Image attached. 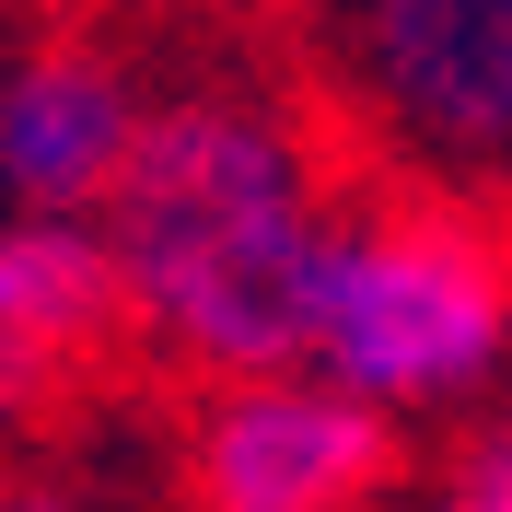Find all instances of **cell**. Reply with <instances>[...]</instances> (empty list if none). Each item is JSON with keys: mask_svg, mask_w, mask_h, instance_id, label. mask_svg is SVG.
Returning a JSON list of instances; mask_svg holds the SVG:
<instances>
[{"mask_svg": "<svg viewBox=\"0 0 512 512\" xmlns=\"http://www.w3.org/2000/svg\"><path fill=\"white\" fill-rule=\"evenodd\" d=\"M303 361L396 419L478 408L512 361V222L419 187L350 198L303 291Z\"/></svg>", "mask_w": 512, "mask_h": 512, "instance_id": "2", "label": "cell"}, {"mask_svg": "<svg viewBox=\"0 0 512 512\" xmlns=\"http://www.w3.org/2000/svg\"><path fill=\"white\" fill-rule=\"evenodd\" d=\"M350 198L326 187V152L268 94H175L152 105L140 152L94 222L128 280V338L187 361L198 384L291 373L303 361V291Z\"/></svg>", "mask_w": 512, "mask_h": 512, "instance_id": "1", "label": "cell"}, {"mask_svg": "<svg viewBox=\"0 0 512 512\" xmlns=\"http://www.w3.org/2000/svg\"><path fill=\"white\" fill-rule=\"evenodd\" d=\"M0 512H94L70 478H47V466H24V478H0Z\"/></svg>", "mask_w": 512, "mask_h": 512, "instance_id": "8", "label": "cell"}, {"mask_svg": "<svg viewBox=\"0 0 512 512\" xmlns=\"http://www.w3.org/2000/svg\"><path fill=\"white\" fill-rule=\"evenodd\" d=\"M117 338H128V280L105 222L0 210V443L59 419Z\"/></svg>", "mask_w": 512, "mask_h": 512, "instance_id": "5", "label": "cell"}, {"mask_svg": "<svg viewBox=\"0 0 512 512\" xmlns=\"http://www.w3.org/2000/svg\"><path fill=\"white\" fill-rule=\"evenodd\" d=\"M326 94L396 187L512 222V0H326Z\"/></svg>", "mask_w": 512, "mask_h": 512, "instance_id": "3", "label": "cell"}, {"mask_svg": "<svg viewBox=\"0 0 512 512\" xmlns=\"http://www.w3.org/2000/svg\"><path fill=\"white\" fill-rule=\"evenodd\" d=\"M408 466V419L350 396L338 373H233L187 419V501L198 512H373Z\"/></svg>", "mask_w": 512, "mask_h": 512, "instance_id": "4", "label": "cell"}, {"mask_svg": "<svg viewBox=\"0 0 512 512\" xmlns=\"http://www.w3.org/2000/svg\"><path fill=\"white\" fill-rule=\"evenodd\" d=\"M140 82L105 59L94 35H35L0 59V210H70L94 222L140 152Z\"/></svg>", "mask_w": 512, "mask_h": 512, "instance_id": "6", "label": "cell"}, {"mask_svg": "<svg viewBox=\"0 0 512 512\" xmlns=\"http://www.w3.org/2000/svg\"><path fill=\"white\" fill-rule=\"evenodd\" d=\"M419 512H512V419H478V431L443 454V478H431Z\"/></svg>", "mask_w": 512, "mask_h": 512, "instance_id": "7", "label": "cell"}]
</instances>
